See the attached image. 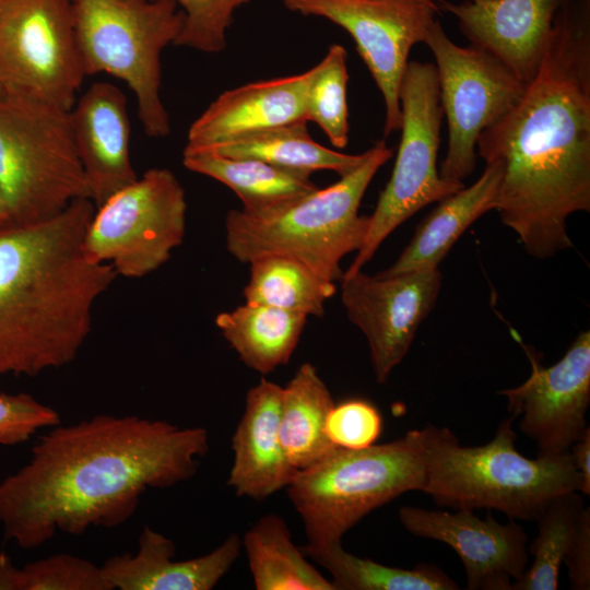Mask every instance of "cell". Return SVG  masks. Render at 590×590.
Returning <instances> with one entry per match:
<instances>
[{"label":"cell","mask_w":590,"mask_h":590,"mask_svg":"<svg viewBox=\"0 0 590 590\" xmlns=\"http://www.w3.org/2000/svg\"><path fill=\"white\" fill-rule=\"evenodd\" d=\"M209 447L204 427L137 415L98 414L52 426L28 462L0 482L4 538L28 550L58 532L119 527L145 491L191 479Z\"/></svg>","instance_id":"6da1fadb"},{"label":"cell","mask_w":590,"mask_h":590,"mask_svg":"<svg viewBox=\"0 0 590 590\" xmlns=\"http://www.w3.org/2000/svg\"><path fill=\"white\" fill-rule=\"evenodd\" d=\"M476 153L502 163L495 210L527 253L573 247L567 220L590 211V0L557 11L535 75L481 132Z\"/></svg>","instance_id":"7a4b0ae2"},{"label":"cell","mask_w":590,"mask_h":590,"mask_svg":"<svg viewBox=\"0 0 590 590\" xmlns=\"http://www.w3.org/2000/svg\"><path fill=\"white\" fill-rule=\"evenodd\" d=\"M96 206L79 198L47 220L0 225V377H34L73 362L95 303L118 276L83 239Z\"/></svg>","instance_id":"3957f363"},{"label":"cell","mask_w":590,"mask_h":590,"mask_svg":"<svg viewBox=\"0 0 590 590\" xmlns=\"http://www.w3.org/2000/svg\"><path fill=\"white\" fill-rule=\"evenodd\" d=\"M514 421L504 418L493 439L481 446H462L448 427L421 428L422 492L439 506L497 510L514 520H535L556 496L579 492L580 475L569 451L524 457L516 447Z\"/></svg>","instance_id":"277c9868"},{"label":"cell","mask_w":590,"mask_h":590,"mask_svg":"<svg viewBox=\"0 0 590 590\" xmlns=\"http://www.w3.org/2000/svg\"><path fill=\"white\" fill-rule=\"evenodd\" d=\"M392 155L385 140L377 141L359 165L337 182L268 217H252L241 209L228 211L227 251L243 263L264 255L288 256L329 282L340 281L341 260L362 248L368 232L369 216L358 213L362 199Z\"/></svg>","instance_id":"5b68a950"},{"label":"cell","mask_w":590,"mask_h":590,"mask_svg":"<svg viewBox=\"0 0 590 590\" xmlns=\"http://www.w3.org/2000/svg\"><path fill=\"white\" fill-rule=\"evenodd\" d=\"M425 456L420 429L363 449L334 447L298 470L286 487L299 515L306 546L341 544L370 511L400 495L423 489Z\"/></svg>","instance_id":"8992f818"},{"label":"cell","mask_w":590,"mask_h":590,"mask_svg":"<svg viewBox=\"0 0 590 590\" xmlns=\"http://www.w3.org/2000/svg\"><path fill=\"white\" fill-rule=\"evenodd\" d=\"M85 75L107 73L132 91L148 137L170 131L161 97V55L185 15L173 0H70Z\"/></svg>","instance_id":"52a82bcc"},{"label":"cell","mask_w":590,"mask_h":590,"mask_svg":"<svg viewBox=\"0 0 590 590\" xmlns=\"http://www.w3.org/2000/svg\"><path fill=\"white\" fill-rule=\"evenodd\" d=\"M69 111L23 96H0V193L10 223L40 222L75 199L90 198Z\"/></svg>","instance_id":"ba28073f"},{"label":"cell","mask_w":590,"mask_h":590,"mask_svg":"<svg viewBox=\"0 0 590 590\" xmlns=\"http://www.w3.org/2000/svg\"><path fill=\"white\" fill-rule=\"evenodd\" d=\"M399 98L401 139L392 174L369 215L365 241L342 276L362 270L408 219L464 187L442 179L437 166L444 114L435 64L409 61Z\"/></svg>","instance_id":"9c48e42d"},{"label":"cell","mask_w":590,"mask_h":590,"mask_svg":"<svg viewBox=\"0 0 590 590\" xmlns=\"http://www.w3.org/2000/svg\"><path fill=\"white\" fill-rule=\"evenodd\" d=\"M185 190L167 168H151L97 206L83 239L92 263H109L117 275L145 276L181 245L186 232Z\"/></svg>","instance_id":"30bf717a"},{"label":"cell","mask_w":590,"mask_h":590,"mask_svg":"<svg viewBox=\"0 0 590 590\" xmlns=\"http://www.w3.org/2000/svg\"><path fill=\"white\" fill-rule=\"evenodd\" d=\"M435 59L448 145L439 175L461 181L476 166L481 132L522 96L526 83L488 51L453 43L436 19L424 42Z\"/></svg>","instance_id":"8fae6325"},{"label":"cell","mask_w":590,"mask_h":590,"mask_svg":"<svg viewBox=\"0 0 590 590\" xmlns=\"http://www.w3.org/2000/svg\"><path fill=\"white\" fill-rule=\"evenodd\" d=\"M85 76L70 0L0 1V83L7 94L69 111Z\"/></svg>","instance_id":"7c38bea8"},{"label":"cell","mask_w":590,"mask_h":590,"mask_svg":"<svg viewBox=\"0 0 590 590\" xmlns=\"http://www.w3.org/2000/svg\"><path fill=\"white\" fill-rule=\"evenodd\" d=\"M290 11L329 20L345 30L385 106L384 135L400 130V86L409 56L439 11L434 0H280Z\"/></svg>","instance_id":"4fadbf2b"},{"label":"cell","mask_w":590,"mask_h":590,"mask_svg":"<svg viewBox=\"0 0 590 590\" xmlns=\"http://www.w3.org/2000/svg\"><path fill=\"white\" fill-rule=\"evenodd\" d=\"M340 281L345 314L368 342L376 381L385 384L435 307L441 273L435 269L369 275L359 270Z\"/></svg>","instance_id":"5bb4252c"},{"label":"cell","mask_w":590,"mask_h":590,"mask_svg":"<svg viewBox=\"0 0 590 590\" xmlns=\"http://www.w3.org/2000/svg\"><path fill=\"white\" fill-rule=\"evenodd\" d=\"M531 373L521 385L498 394L507 399V410L519 418L520 430L538 448V455L569 451L589 428L590 331H581L563 357L544 366L533 349L521 343Z\"/></svg>","instance_id":"9a60e30c"},{"label":"cell","mask_w":590,"mask_h":590,"mask_svg":"<svg viewBox=\"0 0 590 590\" xmlns=\"http://www.w3.org/2000/svg\"><path fill=\"white\" fill-rule=\"evenodd\" d=\"M411 534L449 545L461 559L469 590H510L529 564L528 535L517 520L500 523L471 509L456 512L403 506L398 512Z\"/></svg>","instance_id":"2e32d148"},{"label":"cell","mask_w":590,"mask_h":590,"mask_svg":"<svg viewBox=\"0 0 590 590\" xmlns=\"http://www.w3.org/2000/svg\"><path fill=\"white\" fill-rule=\"evenodd\" d=\"M568 0H462L437 2L453 15L470 45L502 61L522 82L535 75L557 11Z\"/></svg>","instance_id":"e0dca14e"},{"label":"cell","mask_w":590,"mask_h":590,"mask_svg":"<svg viewBox=\"0 0 590 590\" xmlns=\"http://www.w3.org/2000/svg\"><path fill=\"white\" fill-rule=\"evenodd\" d=\"M78 157L95 206L138 179L130 157V121L123 93L95 82L69 111Z\"/></svg>","instance_id":"ac0fdd59"},{"label":"cell","mask_w":590,"mask_h":590,"mask_svg":"<svg viewBox=\"0 0 590 590\" xmlns=\"http://www.w3.org/2000/svg\"><path fill=\"white\" fill-rule=\"evenodd\" d=\"M315 67L288 76L225 91L191 123L187 149H202L268 129L306 120Z\"/></svg>","instance_id":"d6986e66"},{"label":"cell","mask_w":590,"mask_h":590,"mask_svg":"<svg viewBox=\"0 0 590 590\" xmlns=\"http://www.w3.org/2000/svg\"><path fill=\"white\" fill-rule=\"evenodd\" d=\"M283 387L262 378L246 394L244 413L232 437L233 464L227 484L237 496L263 500L286 488L298 470L280 439Z\"/></svg>","instance_id":"ffe728a7"},{"label":"cell","mask_w":590,"mask_h":590,"mask_svg":"<svg viewBox=\"0 0 590 590\" xmlns=\"http://www.w3.org/2000/svg\"><path fill=\"white\" fill-rule=\"evenodd\" d=\"M241 540L231 533L210 553L176 560L174 542L144 526L135 554L107 558L103 573L113 590H211L237 560Z\"/></svg>","instance_id":"44dd1931"},{"label":"cell","mask_w":590,"mask_h":590,"mask_svg":"<svg viewBox=\"0 0 590 590\" xmlns=\"http://www.w3.org/2000/svg\"><path fill=\"white\" fill-rule=\"evenodd\" d=\"M502 178V163H486L482 175L471 186L437 202L398 259L379 273L393 275L438 269L462 234L477 219L496 209Z\"/></svg>","instance_id":"7402d4cb"},{"label":"cell","mask_w":590,"mask_h":590,"mask_svg":"<svg viewBox=\"0 0 590 590\" xmlns=\"http://www.w3.org/2000/svg\"><path fill=\"white\" fill-rule=\"evenodd\" d=\"M182 164L228 187L241 201V210L257 219L273 215L318 189L310 174L206 150L185 149Z\"/></svg>","instance_id":"603a6c76"},{"label":"cell","mask_w":590,"mask_h":590,"mask_svg":"<svg viewBox=\"0 0 590 590\" xmlns=\"http://www.w3.org/2000/svg\"><path fill=\"white\" fill-rule=\"evenodd\" d=\"M307 316L247 303L215 318L222 335L249 368L266 375L287 364L296 350Z\"/></svg>","instance_id":"cb8c5ba5"},{"label":"cell","mask_w":590,"mask_h":590,"mask_svg":"<svg viewBox=\"0 0 590 590\" xmlns=\"http://www.w3.org/2000/svg\"><path fill=\"white\" fill-rule=\"evenodd\" d=\"M333 405L330 390L310 363L302 364L283 388L280 439L296 470L314 464L334 448L326 434Z\"/></svg>","instance_id":"d4e9b609"},{"label":"cell","mask_w":590,"mask_h":590,"mask_svg":"<svg viewBox=\"0 0 590 590\" xmlns=\"http://www.w3.org/2000/svg\"><path fill=\"white\" fill-rule=\"evenodd\" d=\"M306 123L307 121H299L192 150H206L228 157L259 160L310 175L317 170H332L343 176L363 161L365 152L346 154L321 145L310 137Z\"/></svg>","instance_id":"484cf974"},{"label":"cell","mask_w":590,"mask_h":590,"mask_svg":"<svg viewBox=\"0 0 590 590\" xmlns=\"http://www.w3.org/2000/svg\"><path fill=\"white\" fill-rule=\"evenodd\" d=\"M257 590H337L292 541L286 522L278 515L261 517L241 539Z\"/></svg>","instance_id":"4316f807"},{"label":"cell","mask_w":590,"mask_h":590,"mask_svg":"<svg viewBox=\"0 0 590 590\" xmlns=\"http://www.w3.org/2000/svg\"><path fill=\"white\" fill-rule=\"evenodd\" d=\"M249 266V280L244 288L247 303L322 317L326 302L337 291L335 283L288 256L264 255L252 259Z\"/></svg>","instance_id":"83f0119b"},{"label":"cell","mask_w":590,"mask_h":590,"mask_svg":"<svg viewBox=\"0 0 590 590\" xmlns=\"http://www.w3.org/2000/svg\"><path fill=\"white\" fill-rule=\"evenodd\" d=\"M306 557L332 576L337 590H458L460 587L434 565L392 567L346 552L342 543L300 547Z\"/></svg>","instance_id":"f1b7e54d"},{"label":"cell","mask_w":590,"mask_h":590,"mask_svg":"<svg viewBox=\"0 0 590 590\" xmlns=\"http://www.w3.org/2000/svg\"><path fill=\"white\" fill-rule=\"evenodd\" d=\"M587 506L577 491L553 498L540 516L538 535L529 548L533 562L510 590H556L560 567Z\"/></svg>","instance_id":"f546056e"},{"label":"cell","mask_w":590,"mask_h":590,"mask_svg":"<svg viewBox=\"0 0 590 590\" xmlns=\"http://www.w3.org/2000/svg\"><path fill=\"white\" fill-rule=\"evenodd\" d=\"M346 56L342 45L329 47L315 66L306 102V120L316 122L337 149H344L349 143Z\"/></svg>","instance_id":"4dcf8cb0"},{"label":"cell","mask_w":590,"mask_h":590,"mask_svg":"<svg viewBox=\"0 0 590 590\" xmlns=\"http://www.w3.org/2000/svg\"><path fill=\"white\" fill-rule=\"evenodd\" d=\"M184 12L182 28L174 45L208 54L226 48L235 11L250 0H173Z\"/></svg>","instance_id":"1f68e13d"},{"label":"cell","mask_w":590,"mask_h":590,"mask_svg":"<svg viewBox=\"0 0 590 590\" xmlns=\"http://www.w3.org/2000/svg\"><path fill=\"white\" fill-rule=\"evenodd\" d=\"M22 569L23 590H113L102 566L67 553L37 559Z\"/></svg>","instance_id":"d6a6232c"},{"label":"cell","mask_w":590,"mask_h":590,"mask_svg":"<svg viewBox=\"0 0 590 590\" xmlns=\"http://www.w3.org/2000/svg\"><path fill=\"white\" fill-rule=\"evenodd\" d=\"M382 427V416L371 402L350 399L334 403L327 417L326 434L334 447L363 449L376 444Z\"/></svg>","instance_id":"836d02e7"},{"label":"cell","mask_w":590,"mask_h":590,"mask_svg":"<svg viewBox=\"0 0 590 590\" xmlns=\"http://www.w3.org/2000/svg\"><path fill=\"white\" fill-rule=\"evenodd\" d=\"M60 424L59 413L24 392L0 393V445L27 441L40 428Z\"/></svg>","instance_id":"e575fe53"},{"label":"cell","mask_w":590,"mask_h":590,"mask_svg":"<svg viewBox=\"0 0 590 590\" xmlns=\"http://www.w3.org/2000/svg\"><path fill=\"white\" fill-rule=\"evenodd\" d=\"M570 588L588 590L590 588V508L586 507L575 535L565 556Z\"/></svg>","instance_id":"d590c367"},{"label":"cell","mask_w":590,"mask_h":590,"mask_svg":"<svg viewBox=\"0 0 590 590\" xmlns=\"http://www.w3.org/2000/svg\"><path fill=\"white\" fill-rule=\"evenodd\" d=\"M573 462L580 475L579 492L583 496L590 494V427L569 448Z\"/></svg>","instance_id":"8d00e7d4"},{"label":"cell","mask_w":590,"mask_h":590,"mask_svg":"<svg viewBox=\"0 0 590 590\" xmlns=\"http://www.w3.org/2000/svg\"><path fill=\"white\" fill-rule=\"evenodd\" d=\"M23 569L14 565L4 552L0 553V590H23Z\"/></svg>","instance_id":"74e56055"},{"label":"cell","mask_w":590,"mask_h":590,"mask_svg":"<svg viewBox=\"0 0 590 590\" xmlns=\"http://www.w3.org/2000/svg\"><path fill=\"white\" fill-rule=\"evenodd\" d=\"M8 222H9L8 213H7L4 202L0 193V225Z\"/></svg>","instance_id":"f35d334b"},{"label":"cell","mask_w":590,"mask_h":590,"mask_svg":"<svg viewBox=\"0 0 590 590\" xmlns=\"http://www.w3.org/2000/svg\"><path fill=\"white\" fill-rule=\"evenodd\" d=\"M3 94H7L4 88L2 87L1 83H0V96L3 95Z\"/></svg>","instance_id":"ab89813d"},{"label":"cell","mask_w":590,"mask_h":590,"mask_svg":"<svg viewBox=\"0 0 590 590\" xmlns=\"http://www.w3.org/2000/svg\"><path fill=\"white\" fill-rule=\"evenodd\" d=\"M0 1H2V0H0Z\"/></svg>","instance_id":"60d3db41"}]
</instances>
